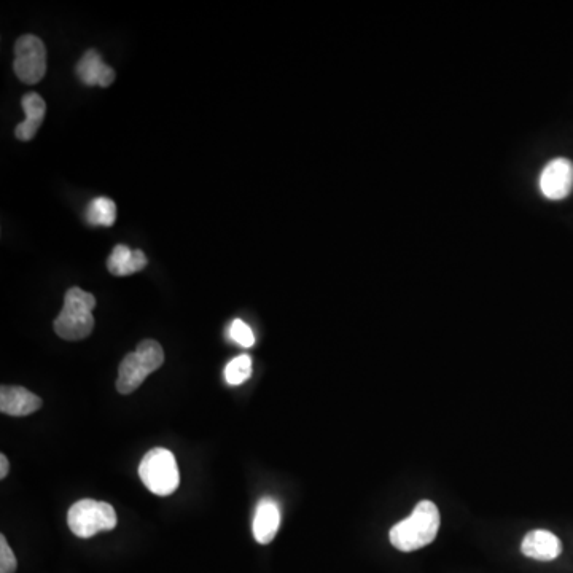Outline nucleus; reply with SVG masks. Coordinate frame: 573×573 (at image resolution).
<instances>
[{
    "label": "nucleus",
    "mask_w": 573,
    "mask_h": 573,
    "mask_svg": "<svg viewBox=\"0 0 573 573\" xmlns=\"http://www.w3.org/2000/svg\"><path fill=\"white\" fill-rule=\"evenodd\" d=\"M139 476L145 488L155 496H171L180 484L176 457L164 448H155L145 454L139 465Z\"/></svg>",
    "instance_id": "obj_4"
},
{
    "label": "nucleus",
    "mask_w": 573,
    "mask_h": 573,
    "mask_svg": "<svg viewBox=\"0 0 573 573\" xmlns=\"http://www.w3.org/2000/svg\"><path fill=\"white\" fill-rule=\"evenodd\" d=\"M94 308H96L94 295L78 287L67 290L63 309L53 324L56 335L66 341L88 338L94 328Z\"/></svg>",
    "instance_id": "obj_2"
},
{
    "label": "nucleus",
    "mask_w": 573,
    "mask_h": 573,
    "mask_svg": "<svg viewBox=\"0 0 573 573\" xmlns=\"http://www.w3.org/2000/svg\"><path fill=\"white\" fill-rule=\"evenodd\" d=\"M573 190V163L567 158H554L540 174V191L551 201L567 198Z\"/></svg>",
    "instance_id": "obj_7"
},
{
    "label": "nucleus",
    "mask_w": 573,
    "mask_h": 573,
    "mask_svg": "<svg viewBox=\"0 0 573 573\" xmlns=\"http://www.w3.org/2000/svg\"><path fill=\"white\" fill-rule=\"evenodd\" d=\"M230 338L234 343H238L241 347H252L255 344L254 332L252 328L242 322L241 319H236L230 325Z\"/></svg>",
    "instance_id": "obj_16"
},
{
    "label": "nucleus",
    "mask_w": 573,
    "mask_h": 573,
    "mask_svg": "<svg viewBox=\"0 0 573 573\" xmlns=\"http://www.w3.org/2000/svg\"><path fill=\"white\" fill-rule=\"evenodd\" d=\"M438 529L440 511L437 505L430 500H422L408 518L390 529V543L403 553H411L430 545L437 538Z\"/></svg>",
    "instance_id": "obj_1"
},
{
    "label": "nucleus",
    "mask_w": 573,
    "mask_h": 573,
    "mask_svg": "<svg viewBox=\"0 0 573 573\" xmlns=\"http://www.w3.org/2000/svg\"><path fill=\"white\" fill-rule=\"evenodd\" d=\"M164 363L163 347L155 340H144L136 351L126 355L118 368L117 390L120 394H133L142 382Z\"/></svg>",
    "instance_id": "obj_3"
},
{
    "label": "nucleus",
    "mask_w": 573,
    "mask_h": 573,
    "mask_svg": "<svg viewBox=\"0 0 573 573\" xmlns=\"http://www.w3.org/2000/svg\"><path fill=\"white\" fill-rule=\"evenodd\" d=\"M85 217L94 227H114L117 220V206L112 199L99 196L88 204Z\"/></svg>",
    "instance_id": "obj_14"
},
{
    "label": "nucleus",
    "mask_w": 573,
    "mask_h": 573,
    "mask_svg": "<svg viewBox=\"0 0 573 573\" xmlns=\"http://www.w3.org/2000/svg\"><path fill=\"white\" fill-rule=\"evenodd\" d=\"M8 470H10V464H8L7 456L2 454V456H0V478H2V480L8 475Z\"/></svg>",
    "instance_id": "obj_18"
},
{
    "label": "nucleus",
    "mask_w": 573,
    "mask_h": 573,
    "mask_svg": "<svg viewBox=\"0 0 573 573\" xmlns=\"http://www.w3.org/2000/svg\"><path fill=\"white\" fill-rule=\"evenodd\" d=\"M521 551H523L524 556L535 559V561H554L561 556L562 543L553 532L537 529V531L529 532L523 538Z\"/></svg>",
    "instance_id": "obj_9"
},
{
    "label": "nucleus",
    "mask_w": 573,
    "mask_h": 573,
    "mask_svg": "<svg viewBox=\"0 0 573 573\" xmlns=\"http://www.w3.org/2000/svg\"><path fill=\"white\" fill-rule=\"evenodd\" d=\"M42 408V398L31 390L20 386H2L0 389V411L8 416L23 418Z\"/></svg>",
    "instance_id": "obj_8"
},
{
    "label": "nucleus",
    "mask_w": 573,
    "mask_h": 573,
    "mask_svg": "<svg viewBox=\"0 0 573 573\" xmlns=\"http://www.w3.org/2000/svg\"><path fill=\"white\" fill-rule=\"evenodd\" d=\"M145 266H147V257L142 250L129 249L128 246H121V244L114 247L112 255L107 260V269L118 277L139 273Z\"/></svg>",
    "instance_id": "obj_13"
},
{
    "label": "nucleus",
    "mask_w": 573,
    "mask_h": 573,
    "mask_svg": "<svg viewBox=\"0 0 573 573\" xmlns=\"http://www.w3.org/2000/svg\"><path fill=\"white\" fill-rule=\"evenodd\" d=\"M279 524H281L279 505L269 497L260 500L257 511H255L254 524H252L255 540L260 545H268V543L273 542L277 531H279Z\"/></svg>",
    "instance_id": "obj_11"
},
{
    "label": "nucleus",
    "mask_w": 573,
    "mask_h": 573,
    "mask_svg": "<svg viewBox=\"0 0 573 573\" xmlns=\"http://www.w3.org/2000/svg\"><path fill=\"white\" fill-rule=\"evenodd\" d=\"M15 69L16 77L26 85H36L47 74V48L39 37H20L15 45Z\"/></svg>",
    "instance_id": "obj_6"
},
{
    "label": "nucleus",
    "mask_w": 573,
    "mask_h": 573,
    "mask_svg": "<svg viewBox=\"0 0 573 573\" xmlns=\"http://www.w3.org/2000/svg\"><path fill=\"white\" fill-rule=\"evenodd\" d=\"M21 106H23L26 118H24V121H21L20 125L16 126L15 136L20 141H32L36 137L40 126H42L45 114H47V104H45L40 94L29 93L21 99Z\"/></svg>",
    "instance_id": "obj_12"
},
{
    "label": "nucleus",
    "mask_w": 573,
    "mask_h": 573,
    "mask_svg": "<svg viewBox=\"0 0 573 573\" xmlns=\"http://www.w3.org/2000/svg\"><path fill=\"white\" fill-rule=\"evenodd\" d=\"M75 72H77V77L80 78V82L86 86H102V88H107V86L112 85L115 80L114 69L104 64L101 55H99L96 50L86 51L85 55L78 61Z\"/></svg>",
    "instance_id": "obj_10"
},
{
    "label": "nucleus",
    "mask_w": 573,
    "mask_h": 573,
    "mask_svg": "<svg viewBox=\"0 0 573 573\" xmlns=\"http://www.w3.org/2000/svg\"><path fill=\"white\" fill-rule=\"evenodd\" d=\"M252 376V359L249 355L242 354L231 360L225 368V379L230 386H239Z\"/></svg>",
    "instance_id": "obj_15"
},
{
    "label": "nucleus",
    "mask_w": 573,
    "mask_h": 573,
    "mask_svg": "<svg viewBox=\"0 0 573 573\" xmlns=\"http://www.w3.org/2000/svg\"><path fill=\"white\" fill-rule=\"evenodd\" d=\"M117 521V513L110 503L93 499L78 500L67 513L69 529L80 538L114 531Z\"/></svg>",
    "instance_id": "obj_5"
},
{
    "label": "nucleus",
    "mask_w": 573,
    "mask_h": 573,
    "mask_svg": "<svg viewBox=\"0 0 573 573\" xmlns=\"http://www.w3.org/2000/svg\"><path fill=\"white\" fill-rule=\"evenodd\" d=\"M18 562L5 535H0V573H15Z\"/></svg>",
    "instance_id": "obj_17"
}]
</instances>
